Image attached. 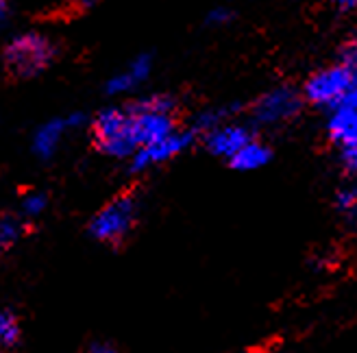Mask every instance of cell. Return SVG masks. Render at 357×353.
Masks as SVG:
<instances>
[{
  "label": "cell",
  "mask_w": 357,
  "mask_h": 353,
  "mask_svg": "<svg viewBox=\"0 0 357 353\" xmlns=\"http://www.w3.org/2000/svg\"><path fill=\"white\" fill-rule=\"evenodd\" d=\"M13 11V0H0V27L9 22Z\"/></svg>",
  "instance_id": "22"
},
{
  "label": "cell",
  "mask_w": 357,
  "mask_h": 353,
  "mask_svg": "<svg viewBox=\"0 0 357 353\" xmlns=\"http://www.w3.org/2000/svg\"><path fill=\"white\" fill-rule=\"evenodd\" d=\"M337 61L347 66L353 75H357V33L344 40V44L340 46V52H337Z\"/></svg>",
  "instance_id": "19"
},
{
  "label": "cell",
  "mask_w": 357,
  "mask_h": 353,
  "mask_svg": "<svg viewBox=\"0 0 357 353\" xmlns=\"http://www.w3.org/2000/svg\"><path fill=\"white\" fill-rule=\"evenodd\" d=\"M17 336H20V325H17V319L11 312L0 310V351L13 347L17 343Z\"/></svg>",
  "instance_id": "14"
},
{
  "label": "cell",
  "mask_w": 357,
  "mask_h": 353,
  "mask_svg": "<svg viewBox=\"0 0 357 353\" xmlns=\"http://www.w3.org/2000/svg\"><path fill=\"white\" fill-rule=\"evenodd\" d=\"M335 209L340 211V214H357V188L355 186H344L335 192Z\"/></svg>",
  "instance_id": "16"
},
{
  "label": "cell",
  "mask_w": 357,
  "mask_h": 353,
  "mask_svg": "<svg viewBox=\"0 0 357 353\" xmlns=\"http://www.w3.org/2000/svg\"><path fill=\"white\" fill-rule=\"evenodd\" d=\"M87 125V116L81 112H73L68 116H57V118H50L46 122L35 129L33 140H31V149L33 155L40 157V160L48 162L52 157L57 155V151L61 149L63 140L70 131H77L83 129Z\"/></svg>",
  "instance_id": "8"
},
{
  "label": "cell",
  "mask_w": 357,
  "mask_h": 353,
  "mask_svg": "<svg viewBox=\"0 0 357 353\" xmlns=\"http://www.w3.org/2000/svg\"><path fill=\"white\" fill-rule=\"evenodd\" d=\"M234 17H236L234 9H229L225 5H216V7H211L205 13V27H209V29H222V27L234 22Z\"/></svg>",
  "instance_id": "18"
},
{
  "label": "cell",
  "mask_w": 357,
  "mask_h": 353,
  "mask_svg": "<svg viewBox=\"0 0 357 353\" xmlns=\"http://www.w3.org/2000/svg\"><path fill=\"white\" fill-rule=\"evenodd\" d=\"M351 81H353L351 70L340 61H335L331 66L316 70L305 81V85H303V98L310 105H314V107L331 112L342 105Z\"/></svg>",
  "instance_id": "6"
},
{
  "label": "cell",
  "mask_w": 357,
  "mask_h": 353,
  "mask_svg": "<svg viewBox=\"0 0 357 353\" xmlns=\"http://www.w3.org/2000/svg\"><path fill=\"white\" fill-rule=\"evenodd\" d=\"M255 137L253 129L244 125V122H236L229 120L222 122L216 129H211L203 135V147L207 149V153H211L213 157H222V160H231L242 147H246L251 140Z\"/></svg>",
  "instance_id": "9"
},
{
  "label": "cell",
  "mask_w": 357,
  "mask_h": 353,
  "mask_svg": "<svg viewBox=\"0 0 357 353\" xmlns=\"http://www.w3.org/2000/svg\"><path fill=\"white\" fill-rule=\"evenodd\" d=\"M238 112H240V105H236V103L234 105H222V107L205 110V112H201L199 116L194 118L190 129L196 135H205L207 131H211V129H216L218 125H222V122H229Z\"/></svg>",
  "instance_id": "13"
},
{
  "label": "cell",
  "mask_w": 357,
  "mask_h": 353,
  "mask_svg": "<svg viewBox=\"0 0 357 353\" xmlns=\"http://www.w3.org/2000/svg\"><path fill=\"white\" fill-rule=\"evenodd\" d=\"M57 42L48 33L38 29H26L11 35L3 46L0 59L5 70L15 79H33L55 63L57 59Z\"/></svg>",
  "instance_id": "1"
},
{
  "label": "cell",
  "mask_w": 357,
  "mask_h": 353,
  "mask_svg": "<svg viewBox=\"0 0 357 353\" xmlns=\"http://www.w3.org/2000/svg\"><path fill=\"white\" fill-rule=\"evenodd\" d=\"M303 92H298L292 85H275L273 90L264 92L257 96L251 107H248V116L255 127L264 129H275L281 125H288L294 120L303 110Z\"/></svg>",
  "instance_id": "4"
},
{
  "label": "cell",
  "mask_w": 357,
  "mask_h": 353,
  "mask_svg": "<svg viewBox=\"0 0 357 353\" xmlns=\"http://www.w3.org/2000/svg\"><path fill=\"white\" fill-rule=\"evenodd\" d=\"M137 149L159 142L174 133L176 127V100L168 94L139 96L127 105Z\"/></svg>",
  "instance_id": "2"
},
{
  "label": "cell",
  "mask_w": 357,
  "mask_h": 353,
  "mask_svg": "<svg viewBox=\"0 0 357 353\" xmlns=\"http://www.w3.org/2000/svg\"><path fill=\"white\" fill-rule=\"evenodd\" d=\"M196 137L199 135H196L192 129H176L168 137L159 140V142L137 149L131 157V172H146L155 166H162V164L174 160V157L185 153L194 144Z\"/></svg>",
  "instance_id": "7"
},
{
  "label": "cell",
  "mask_w": 357,
  "mask_h": 353,
  "mask_svg": "<svg viewBox=\"0 0 357 353\" xmlns=\"http://www.w3.org/2000/svg\"><path fill=\"white\" fill-rule=\"evenodd\" d=\"M89 129H92L96 149L107 157H114V160H131L133 153L137 151L127 105L100 110L92 118V122H89Z\"/></svg>",
  "instance_id": "3"
},
{
  "label": "cell",
  "mask_w": 357,
  "mask_h": 353,
  "mask_svg": "<svg viewBox=\"0 0 357 353\" xmlns=\"http://www.w3.org/2000/svg\"><path fill=\"white\" fill-rule=\"evenodd\" d=\"M327 137L335 147L357 144V110L355 107H335L327 118Z\"/></svg>",
  "instance_id": "11"
},
{
  "label": "cell",
  "mask_w": 357,
  "mask_h": 353,
  "mask_svg": "<svg viewBox=\"0 0 357 353\" xmlns=\"http://www.w3.org/2000/svg\"><path fill=\"white\" fill-rule=\"evenodd\" d=\"M273 160V151L266 142L261 140L253 137L251 142L246 147H242L234 157L229 160V166L238 170V172H255V170H261L271 164Z\"/></svg>",
  "instance_id": "12"
},
{
  "label": "cell",
  "mask_w": 357,
  "mask_h": 353,
  "mask_svg": "<svg viewBox=\"0 0 357 353\" xmlns=\"http://www.w3.org/2000/svg\"><path fill=\"white\" fill-rule=\"evenodd\" d=\"M139 203L135 194H120L107 203L89 223V234L105 244H120L137 223Z\"/></svg>",
  "instance_id": "5"
},
{
  "label": "cell",
  "mask_w": 357,
  "mask_h": 353,
  "mask_svg": "<svg viewBox=\"0 0 357 353\" xmlns=\"http://www.w3.org/2000/svg\"><path fill=\"white\" fill-rule=\"evenodd\" d=\"M340 162L347 172L357 174V144L340 149Z\"/></svg>",
  "instance_id": "20"
},
{
  "label": "cell",
  "mask_w": 357,
  "mask_h": 353,
  "mask_svg": "<svg viewBox=\"0 0 357 353\" xmlns=\"http://www.w3.org/2000/svg\"><path fill=\"white\" fill-rule=\"evenodd\" d=\"M48 207V197L44 192H29L22 199V214L29 218H38L42 216Z\"/></svg>",
  "instance_id": "17"
},
{
  "label": "cell",
  "mask_w": 357,
  "mask_h": 353,
  "mask_svg": "<svg viewBox=\"0 0 357 353\" xmlns=\"http://www.w3.org/2000/svg\"><path fill=\"white\" fill-rule=\"evenodd\" d=\"M340 107H355L357 110V75H353V81L349 85V92L342 100Z\"/></svg>",
  "instance_id": "21"
},
{
  "label": "cell",
  "mask_w": 357,
  "mask_h": 353,
  "mask_svg": "<svg viewBox=\"0 0 357 353\" xmlns=\"http://www.w3.org/2000/svg\"><path fill=\"white\" fill-rule=\"evenodd\" d=\"M100 3H105V0H75V5L81 7V9H94V7H98Z\"/></svg>",
  "instance_id": "24"
},
{
  "label": "cell",
  "mask_w": 357,
  "mask_h": 353,
  "mask_svg": "<svg viewBox=\"0 0 357 353\" xmlns=\"http://www.w3.org/2000/svg\"><path fill=\"white\" fill-rule=\"evenodd\" d=\"M153 66L155 63L149 52L135 55L127 66L120 68L118 73H114L109 79H107L105 94L107 96H124V94H131V92L139 90L153 75Z\"/></svg>",
  "instance_id": "10"
},
{
  "label": "cell",
  "mask_w": 357,
  "mask_h": 353,
  "mask_svg": "<svg viewBox=\"0 0 357 353\" xmlns=\"http://www.w3.org/2000/svg\"><path fill=\"white\" fill-rule=\"evenodd\" d=\"M329 3L337 5V7L344 9V11H349V9H355V7H357V0H329Z\"/></svg>",
  "instance_id": "25"
},
{
  "label": "cell",
  "mask_w": 357,
  "mask_h": 353,
  "mask_svg": "<svg viewBox=\"0 0 357 353\" xmlns=\"http://www.w3.org/2000/svg\"><path fill=\"white\" fill-rule=\"evenodd\" d=\"M85 353H120V351L109 343H94V345H89Z\"/></svg>",
  "instance_id": "23"
},
{
  "label": "cell",
  "mask_w": 357,
  "mask_h": 353,
  "mask_svg": "<svg viewBox=\"0 0 357 353\" xmlns=\"http://www.w3.org/2000/svg\"><path fill=\"white\" fill-rule=\"evenodd\" d=\"M22 236V225L13 216H0V253H5L7 249L20 240Z\"/></svg>",
  "instance_id": "15"
}]
</instances>
